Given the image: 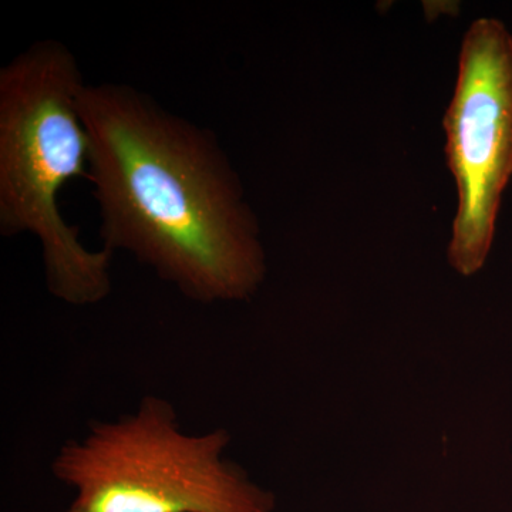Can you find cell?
<instances>
[{"instance_id":"6da1fadb","label":"cell","mask_w":512,"mask_h":512,"mask_svg":"<svg viewBox=\"0 0 512 512\" xmlns=\"http://www.w3.org/2000/svg\"><path fill=\"white\" fill-rule=\"evenodd\" d=\"M79 104L103 248L128 252L194 302L254 296L265 252L214 134L126 84H86Z\"/></svg>"},{"instance_id":"7a4b0ae2","label":"cell","mask_w":512,"mask_h":512,"mask_svg":"<svg viewBox=\"0 0 512 512\" xmlns=\"http://www.w3.org/2000/svg\"><path fill=\"white\" fill-rule=\"evenodd\" d=\"M84 86L76 57L57 40L33 43L0 70V234L35 235L47 289L73 306L113 291V252L84 247L57 205L64 185L90 181Z\"/></svg>"},{"instance_id":"3957f363","label":"cell","mask_w":512,"mask_h":512,"mask_svg":"<svg viewBox=\"0 0 512 512\" xmlns=\"http://www.w3.org/2000/svg\"><path fill=\"white\" fill-rule=\"evenodd\" d=\"M231 441L222 427L187 433L173 403L147 394L66 441L50 470L76 512H274V494L227 456Z\"/></svg>"},{"instance_id":"277c9868","label":"cell","mask_w":512,"mask_h":512,"mask_svg":"<svg viewBox=\"0 0 512 512\" xmlns=\"http://www.w3.org/2000/svg\"><path fill=\"white\" fill-rule=\"evenodd\" d=\"M443 124L458 192L448 259L468 276L483 268L512 177V35L501 20L477 19L467 30Z\"/></svg>"},{"instance_id":"5b68a950","label":"cell","mask_w":512,"mask_h":512,"mask_svg":"<svg viewBox=\"0 0 512 512\" xmlns=\"http://www.w3.org/2000/svg\"><path fill=\"white\" fill-rule=\"evenodd\" d=\"M63 512H76V511L72 510V508H67V510L63 511Z\"/></svg>"}]
</instances>
